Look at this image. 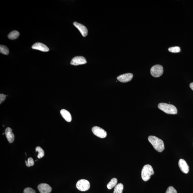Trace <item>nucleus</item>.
Wrapping results in <instances>:
<instances>
[{
    "label": "nucleus",
    "mask_w": 193,
    "mask_h": 193,
    "mask_svg": "<svg viewBox=\"0 0 193 193\" xmlns=\"http://www.w3.org/2000/svg\"><path fill=\"white\" fill-rule=\"evenodd\" d=\"M92 132L94 135L102 139L105 138L107 135L106 132L99 127H94L92 128Z\"/></svg>",
    "instance_id": "nucleus-6"
},
{
    "label": "nucleus",
    "mask_w": 193,
    "mask_h": 193,
    "mask_svg": "<svg viewBox=\"0 0 193 193\" xmlns=\"http://www.w3.org/2000/svg\"><path fill=\"white\" fill-rule=\"evenodd\" d=\"M60 114L66 121L70 122L72 121V118L71 113L66 109H62L60 112Z\"/></svg>",
    "instance_id": "nucleus-14"
},
{
    "label": "nucleus",
    "mask_w": 193,
    "mask_h": 193,
    "mask_svg": "<svg viewBox=\"0 0 193 193\" xmlns=\"http://www.w3.org/2000/svg\"><path fill=\"white\" fill-rule=\"evenodd\" d=\"M151 74L154 77H159L161 76L164 73V69L162 66L156 65L151 67Z\"/></svg>",
    "instance_id": "nucleus-5"
},
{
    "label": "nucleus",
    "mask_w": 193,
    "mask_h": 193,
    "mask_svg": "<svg viewBox=\"0 0 193 193\" xmlns=\"http://www.w3.org/2000/svg\"><path fill=\"white\" fill-rule=\"evenodd\" d=\"M124 187V185L122 183H118L115 186L113 193H122Z\"/></svg>",
    "instance_id": "nucleus-17"
},
{
    "label": "nucleus",
    "mask_w": 193,
    "mask_h": 193,
    "mask_svg": "<svg viewBox=\"0 0 193 193\" xmlns=\"http://www.w3.org/2000/svg\"><path fill=\"white\" fill-rule=\"evenodd\" d=\"M148 140L155 149L158 152H162L164 149V142L155 136H150L148 137Z\"/></svg>",
    "instance_id": "nucleus-1"
},
{
    "label": "nucleus",
    "mask_w": 193,
    "mask_h": 193,
    "mask_svg": "<svg viewBox=\"0 0 193 193\" xmlns=\"http://www.w3.org/2000/svg\"><path fill=\"white\" fill-rule=\"evenodd\" d=\"M133 77V74L128 73L120 75L117 77V79L121 82L126 83L131 81Z\"/></svg>",
    "instance_id": "nucleus-9"
},
{
    "label": "nucleus",
    "mask_w": 193,
    "mask_h": 193,
    "mask_svg": "<svg viewBox=\"0 0 193 193\" xmlns=\"http://www.w3.org/2000/svg\"><path fill=\"white\" fill-rule=\"evenodd\" d=\"M117 182H118V181H117V179L116 178H114L112 179L108 183L107 185L108 189H109V190H111L113 187H115L117 185Z\"/></svg>",
    "instance_id": "nucleus-15"
},
{
    "label": "nucleus",
    "mask_w": 193,
    "mask_h": 193,
    "mask_svg": "<svg viewBox=\"0 0 193 193\" xmlns=\"http://www.w3.org/2000/svg\"><path fill=\"white\" fill-rule=\"evenodd\" d=\"M25 163L26 166L28 167L33 166L34 164V160L31 158H28L27 161H25Z\"/></svg>",
    "instance_id": "nucleus-21"
},
{
    "label": "nucleus",
    "mask_w": 193,
    "mask_h": 193,
    "mask_svg": "<svg viewBox=\"0 0 193 193\" xmlns=\"http://www.w3.org/2000/svg\"><path fill=\"white\" fill-rule=\"evenodd\" d=\"M179 166L182 172L185 173H187L189 171V167L186 161L181 159L179 162Z\"/></svg>",
    "instance_id": "nucleus-11"
},
{
    "label": "nucleus",
    "mask_w": 193,
    "mask_h": 193,
    "mask_svg": "<svg viewBox=\"0 0 193 193\" xmlns=\"http://www.w3.org/2000/svg\"><path fill=\"white\" fill-rule=\"evenodd\" d=\"M73 25L78 29L83 37H86L88 35V29L84 26L75 22L73 23Z\"/></svg>",
    "instance_id": "nucleus-8"
},
{
    "label": "nucleus",
    "mask_w": 193,
    "mask_h": 193,
    "mask_svg": "<svg viewBox=\"0 0 193 193\" xmlns=\"http://www.w3.org/2000/svg\"><path fill=\"white\" fill-rule=\"evenodd\" d=\"M20 35V33L18 31H13L9 34L8 38L11 40L16 39Z\"/></svg>",
    "instance_id": "nucleus-16"
},
{
    "label": "nucleus",
    "mask_w": 193,
    "mask_h": 193,
    "mask_svg": "<svg viewBox=\"0 0 193 193\" xmlns=\"http://www.w3.org/2000/svg\"><path fill=\"white\" fill-rule=\"evenodd\" d=\"M38 188L41 193H50L52 190L51 187L45 183L39 184L38 186Z\"/></svg>",
    "instance_id": "nucleus-10"
},
{
    "label": "nucleus",
    "mask_w": 193,
    "mask_h": 193,
    "mask_svg": "<svg viewBox=\"0 0 193 193\" xmlns=\"http://www.w3.org/2000/svg\"><path fill=\"white\" fill-rule=\"evenodd\" d=\"M0 52L4 54L8 55L9 53V50L6 46L1 45L0 46Z\"/></svg>",
    "instance_id": "nucleus-19"
},
{
    "label": "nucleus",
    "mask_w": 193,
    "mask_h": 193,
    "mask_svg": "<svg viewBox=\"0 0 193 193\" xmlns=\"http://www.w3.org/2000/svg\"><path fill=\"white\" fill-rule=\"evenodd\" d=\"M190 87L193 90V83H191L190 85Z\"/></svg>",
    "instance_id": "nucleus-25"
},
{
    "label": "nucleus",
    "mask_w": 193,
    "mask_h": 193,
    "mask_svg": "<svg viewBox=\"0 0 193 193\" xmlns=\"http://www.w3.org/2000/svg\"><path fill=\"white\" fill-rule=\"evenodd\" d=\"M6 95L3 94H0V104H1L3 101H5L6 98Z\"/></svg>",
    "instance_id": "nucleus-24"
},
{
    "label": "nucleus",
    "mask_w": 193,
    "mask_h": 193,
    "mask_svg": "<svg viewBox=\"0 0 193 193\" xmlns=\"http://www.w3.org/2000/svg\"><path fill=\"white\" fill-rule=\"evenodd\" d=\"M87 63L86 59L84 57L77 56L72 59L71 64L74 66H78L85 64Z\"/></svg>",
    "instance_id": "nucleus-7"
},
{
    "label": "nucleus",
    "mask_w": 193,
    "mask_h": 193,
    "mask_svg": "<svg viewBox=\"0 0 193 193\" xmlns=\"http://www.w3.org/2000/svg\"><path fill=\"white\" fill-rule=\"evenodd\" d=\"M154 172L152 166L149 164L144 166L141 172V177L143 180L147 181L150 179L151 175H154Z\"/></svg>",
    "instance_id": "nucleus-3"
},
{
    "label": "nucleus",
    "mask_w": 193,
    "mask_h": 193,
    "mask_svg": "<svg viewBox=\"0 0 193 193\" xmlns=\"http://www.w3.org/2000/svg\"><path fill=\"white\" fill-rule=\"evenodd\" d=\"M35 151L38 153V158L39 159L42 158L44 156V151L40 147H37L35 148Z\"/></svg>",
    "instance_id": "nucleus-18"
},
{
    "label": "nucleus",
    "mask_w": 193,
    "mask_h": 193,
    "mask_svg": "<svg viewBox=\"0 0 193 193\" xmlns=\"http://www.w3.org/2000/svg\"><path fill=\"white\" fill-rule=\"evenodd\" d=\"M24 193H36L35 191L33 189L28 187L24 189Z\"/></svg>",
    "instance_id": "nucleus-23"
},
{
    "label": "nucleus",
    "mask_w": 193,
    "mask_h": 193,
    "mask_svg": "<svg viewBox=\"0 0 193 193\" xmlns=\"http://www.w3.org/2000/svg\"><path fill=\"white\" fill-rule=\"evenodd\" d=\"M5 134L7 139L10 143L13 142L14 140V135L13 133L12 129L8 127L5 130Z\"/></svg>",
    "instance_id": "nucleus-13"
},
{
    "label": "nucleus",
    "mask_w": 193,
    "mask_h": 193,
    "mask_svg": "<svg viewBox=\"0 0 193 193\" xmlns=\"http://www.w3.org/2000/svg\"><path fill=\"white\" fill-rule=\"evenodd\" d=\"M159 109L168 114L176 115L177 113L176 108L173 105L166 103H160L158 104Z\"/></svg>",
    "instance_id": "nucleus-2"
},
{
    "label": "nucleus",
    "mask_w": 193,
    "mask_h": 193,
    "mask_svg": "<svg viewBox=\"0 0 193 193\" xmlns=\"http://www.w3.org/2000/svg\"><path fill=\"white\" fill-rule=\"evenodd\" d=\"M166 193H177V191L173 186L168 187Z\"/></svg>",
    "instance_id": "nucleus-22"
},
{
    "label": "nucleus",
    "mask_w": 193,
    "mask_h": 193,
    "mask_svg": "<svg viewBox=\"0 0 193 193\" xmlns=\"http://www.w3.org/2000/svg\"><path fill=\"white\" fill-rule=\"evenodd\" d=\"M32 48L34 50H38L44 52H47L49 51V49L46 45L41 43H36L32 46Z\"/></svg>",
    "instance_id": "nucleus-12"
},
{
    "label": "nucleus",
    "mask_w": 193,
    "mask_h": 193,
    "mask_svg": "<svg viewBox=\"0 0 193 193\" xmlns=\"http://www.w3.org/2000/svg\"><path fill=\"white\" fill-rule=\"evenodd\" d=\"M168 51L172 53H177L181 51V49L179 47H172L168 49Z\"/></svg>",
    "instance_id": "nucleus-20"
},
{
    "label": "nucleus",
    "mask_w": 193,
    "mask_h": 193,
    "mask_svg": "<svg viewBox=\"0 0 193 193\" xmlns=\"http://www.w3.org/2000/svg\"><path fill=\"white\" fill-rule=\"evenodd\" d=\"M3 135H4V133H3Z\"/></svg>",
    "instance_id": "nucleus-26"
},
{
    "label": "nucleus",
    "mask_w": 193,
    "mask_h": 193,
    "mask_svg": "<svg viewBox=\"0 0 193 193\" xmlns=\"http://www.w3.org/2000/svg\"><path fill=\"white\" fill-rule=\"evenodd\" d=\"M77 188L81 191H85L90 189V184L89 182L84 179H81L77 182L76 185Z\"/></svg>",
    "instance_id": "nucleus-4"
}]
</instances>
